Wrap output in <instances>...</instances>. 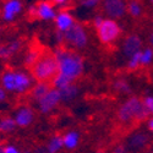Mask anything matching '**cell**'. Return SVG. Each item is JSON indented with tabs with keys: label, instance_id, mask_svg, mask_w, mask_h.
Masks as SVG:
<instances>
[{
	"label": "cell",
	"instance_id": "cell-17",
	"mask_svg": "<svg viewBox=\"0 0 153 153\" xmlns=\"http://www.w3.org/2000/svg\"><path fill=\"white\" fill-rule=\"evenodd\" d=\"M62 140H64V147H66L68 149H74L77 147L80 142V135L76 131H70L64 135Z\"/></svg>",
	"mask_w": 153,
	"mask_h": 153
},
{
	"label": "cell",
	"instance_id": "cell-36",
	"mask_svg": "<svg viewBox=\"0 0 153 153\" xmlns=\"http://www.w3.org/2000/svg\"><path fill=\"white\" fill-rule=\"evenodd\" d=\"M151 1H152V4H153V0H151Z\"/></svg>",
	"mask_w": 153,
	"mask_h": 153
},
{
	"label": "cell",
	"instance_id": "cell-33",
	"mask_svg": "<svg viewBox=\"0 0 153 153\" xmlns=\"http://www.w3.org/2000/svg\"><path fill=\"white\" fill-rule=\"evenodd\" d=\"M53 1H54L55 4H64V3H66L68 0H53Z\"/></svg>",
	"mask_w": 153,
	"mask_h": 153
},
{
	"label": "cell",
	"instance_id": "cell-16",
	"mask_svg": "<svg viewBox=\"0 0 153 153\" xmlns=\"http://www.w3.org/2000/svg\"><path fill=\"white\" fill-rule=\"evenodd\" d=\"M60 96H61V100L62 102H70L72 99H75L79 94V88L74 83H70L65 87L60 88Z\"/></svg>",
	"mask_w": 153,
	"mask_h": 153
},
{
	"label": "cell",
	"instance_id": "cell-34",
	"mask_svg": "<svg viewBox=\"0 0 153 153\" xmlns=\"http://www.w3.org/2000/svg\"><path fill=\"white\" fill-rule=\"evenodd\" d=\"M149 43H151V47L153 48V33L149 36Z\"/></svg>",
	"mask_w": 153,
	"mask_h": 153
},
{
	"label": "cell",
	"instance_id": "cell-23",
	"mask_svg": "<svg viewBox=\"0 0 153 153\" xmlns=\"http://www.w3.org/2000/svg\"><path fill=\"white\" fill-rule=\"evenodd\" d=\"M41 50H38V49H31L30 52L27 53V55H26V58H25V62H26V65L28 66V68H31L33 64L37 61V59L39 58V55H41Z\"/></svg>",
	"mask_w": 153,
	"mask_h": 153
},
{
	"label": "cell",
	"instance_id": "cell-2",
	"mask_svg": "<svg viewBox=\"0 0 153 153\" xmlns=\"http://www.w3.org/2000/svg\"><path fill=\"white\" fill-rule=\"evenodd\" d=\"M55 55L59 62V74L68 77L72 82L82 75L83 60L79 54L66 49H58Z\"/></svg>",
	"mask_w": 153,
	"mask_h": 153
},
{
	"label": "cell",
	"instance_id": "cell-3",
	"mask_svg": "<svg viewBox=\"0 0 153 153\" xmlns=\"http://www.w3.org/2000/svg\"><path fill=\"white\" fill-rule=\"evenodd\" d=\"M148 115L149 113L143 100H141L138 97H130L118 109V119L125 124L145 120L148 118Z\"/></svg>",
	"mask_w": 153,
	"mask_h": 153
},
{
	"label": "cell",
	"instance_id": "cell-15",
	"mask_svg": "<svg viewBox=\"0 0 153 153\" xmlns=\"http://www.w3.org/2000/svg\"><path fill=\"white\" fill-rule=\"evenodd\" d=\"M21 49L20 41H12L6 45H0V59H7Z\"/></svg>",
	"mask_w": 153,
	"mask_h": 153
},
{
	"label": "cell",
	"instance_id": "cell-22",
	"mask_svg": "<svg viewBox=\"0 0 153 153\" xmlns=\"http://www.w3.org/2000/svg\"><path fill=\"white\" fill-rule=\"evenodd\" d=\"M153 62V48H145L141 50V65L147 66Z\"/></svg>",
	"mask_w": 153,
	"mask_h": 153
},
{
	"label": "cell",
	"instance_id": "cell-11",
	"mask_svg": "<svg viewBox=\"0 0 153 153\" xmlns=\"http://www.w3.org/2000/svg\"><path fill=\"white\" fill-rule=\"evenodd\" d=\"M36 16L43 21L54 20L56 16V12L54 6L48 1H41L36 6Z\"/></svg>",
	"mask_w": 153,
	"mask_h": 153
},
{
	"label": "cell",
	"instance_id": "cell-26",
	"mask_svg": "<svg viewBox=\"0 0 153 153\" xmlns=\"http://www.w3.org/2000/svg\"><path fill=\"white\" fill-rule=\"evenodd\" d=\"M143 103H145V105H146V108H147V110L149 113V115L153 117V96L146 97L143 99Z\"/></svg>",
	"mask_w": 153,
	"mask_h": 153
},
{
	"label": "cell",
	"instance_id": "cell-5",
	"mask_svg": "<svg viewBox=\"0 0 153 153\" xmlns=\"http://www.w3.org/2000/svg\"><path fill=\"white\" fill-rule=\"evenodd\" d=\"M94 26L97 28V36L99 41L103 44H110L118 39L120 36V26L114 19H103V17H96L94 19Z\"/></svg>",
	"mask_w": 153,
	"mask_h": 153
},
{
	"label": "cell",
	"instance_id": "cell-27",
	"mask_svg": "<svg viewBox=\"0 0 153 153\" xmlns=\"http://www.w3.org/2000/svg\"><path fill=\"white\" fill-rule=\"evenodd\" d=\"M102 0H83L82 1V6L83 7H87V9H92L94 6H97Z\"/></svg>",
	"mask_w": 153,
	"mask_h": 153
},
{
	"label": "cell",
	"instance_id": "cell-25",
	"mask_svg": "<svg viewBox=\"0 0 153 153\" xmlns=\"http://www.w3.org/2000/svg\"><path fill=\"white\" fill-rule=\"evenodd\" d=\"M114 88H115V91H118L119 93H124V94L130 93V91H131L130 85L125 80H118L115 83H114Z\"/></svg>",
	"mask_w": 153,
	"mask_h": 153
},
{
	"label": "cell",
	"instance_id": "cell-32",
	"mask_svg": "<svg viewBox=\"0 0 153 153\" xmlns=\"http://www.w3.org/2000/svg\"><path fill=\"white\" fill-rule=\"evenodd\" d=\"M36 153H48L47 147H45V148H38V149L36 151Z\"/></svg>",
	"mask_w": 153,
	"mask_h": 153
},
{
	"label": "cell",
	"instance_id": "cell-20",
	"mask_svg": "<svg viewBox=\"0 0 153 153\" xmlns=\"http://www.w3.org/2000/svg\"><path fill=\"white\" fill-rule=\"evenodd\" d=\"M17 126L15 118H1L0 119V131L1 132H10Z\"/></svg>",
	"mask_w": 153,
	"mask_h": 153
},
{
	"label": "cell",
	"instance_id": "cell-35",
	"mask_svg": "<svg viewBox=\"0 0 153 153\" xmlns=\"http://www.w3.org/2000/svg\"><path fill=\"white\" fill-rule=\"evenodd\" d=\"M0 153H5L4 152V147H1V146H0Z\"/></svg>",
	"mask_w": 153,
	"mask_h": 153
},
{
	"label": "cell",
	"instance_id": "cell-14",
	"mask_svg": "<svg viewBox=\"0 0 153 153\" xmlns=\"http://www.w3.org/2000/svg\"><path fill=\"white\" fill-rule=\"evenodd\" d=\"M54 20H55V26H56L58 31H60V32H66L75 23L74 17L66 11H60L59 14H56Z\"/></svg>",
	"mask_w": 153,
	"mask_h": 153
},
{
	"label": "cell",
	"instance_id": "cell-30",
	"mask_svg": "<svg viewBox=\"0 0 153 153\" xmlns=\"http://www.w3.org/2000/svg\"><path fill=\"white\" fill-rule=\"evenodd\" d=\"M113 153H126V148L123 147V146H119V147H117L115 149H114Z\"/></svg>",
	"mask_w": 153,
	"mask_h": 153
},
{
	"label": "cell",
	"instance_id": "cell-31",
	"mask_svg": "<svg viewBox=\"0 0 153 153\" xmlns=\"http://www.w3.org/2000/svg\"><path fill=\"white\" fill-rule=\"evenodd\" d=\"M147 126H148V130H149V131L153 134V117H152V118L148 120V123H147Z\"/></svg>",
	"mask_w": 153,
	"mask_h": 153
},
{
	"label": "cell",
	"instance_id": "cell-21",
	"mask_svg": "<svg viewBox=\"0 0 153 153\" xmlns=\"http://www.w3.org/2000/svg\"><path fill=\"white\" fill-rule=\"evenodd\" d=\"M127 12L132 17H138L142 14V6L136 0H131L130 3H127Z\"/></svg>",
	"mask_w": 153,
	"mask_h": 153
},
{
	"label": "cell",
	"instance_id": "cell-13",
	"mask_svg": "<svg viewBox=\"0 0 153 153\" xmlns=\"http://www.w3.org/2000/svg\"><path fill=\"white\" fill-rule=\"evenodd\" d=\"M33 119H34V114H33L32 109L28 107L20 108L15 114V121H16L17 126H21V127H26V126L31 125Z\"/></svg>",
	"mask_w": 153,
	"mask_h": 153
},
{
	"label": "cell",
	"instance_id": "cell-19",
	"mask_svg": "<svg viewBox=\"0 0 153 153\" xmlns=\"http://www.w3.org/2000/svg\"><path fill=\"white\" fill-rule=\"evenodd\" d=\"M50 90V87H49V85L47 83V82H38L33 88H32V97L38 102L39 100L48 91Z\"/></svg>",
	"mask_w": 153,
	"mask_h": 153
},
{
	"label": "cell",
	"instance_id": "cell-7",
	"mask_svg": "<svg viewBox=\"0 0 153 153\" xmlns=\"http://www.w3.org/2000/svg\"><path fill=\"white\" fill-rule=\"evenodd\" d=\"M60 102H61L60 91L54 87V88H50V90L38 100V108H39L41 113L48 114L53 109H55Z\"/></svg>",
	"mask_w": 153,
	"mask_h": 153
},
{
	"label": "cell",
	"instance_id": "cell-9",
	"mask_svg": "<svg viewBox=\"0 0 153 153\" xmlns=\"http://www.w3.org/2000/svg\"><path fill=\"white\" fill-rule=\"evenodd\" d=\"M141 48H142V41H141V38L136 34L127 36L123 42V53L127 58H130L135 53L142 50Z\"/></svg>",
	"mask_w": 153,
	"mask_h": 153
},
{
	"label": "cell",
	"instance_id": "cell-1",
	"mask_svg": "<svg viewBox=\"0 0 153 153\" xmlns=\"http://www.w3.org/2000/svg\"><path fill=\"white\" fill-rule=\"evenodd\" d=\"M33 79L38 82H52L59 72V62L55 53L42 52L37 61L31 66Z\"/></svg>",
	"mask_w": 153,
	"mask_h": 153
},
{
	"label": "cell",
	"instance_id": "cell-28",
	"mask_svg": "<svg viewBox=\"0 0 153 153\" xmlns=\"http://www.w3.org/2000/svg\"><path fill=\"white\" fill-rule=\"evenodd\" d=\"M4 152L5 153H21L15 146H6V147H4Z\"/></svg>",
	"mask_w": 153,
	"mask_h": 153
},
{
	"label": "cell",
	"instance_id": "cell-10",
	"mask_svg": "<svg viewBox=\"0 0 153 153\" xmlns=\"http://www.w3.org/2000/svg\"><path fill=\"white\" fill-rule=\"evenodd\" d=\"M22 10L20 0H6L3 6V19L5 21H12Z\"/></svg>",
	"mask_w": 153,
	"mask_h": 153
},
{
	"label": "cell",
	"instance_id": "cell-6",
	"mask_svg": "<svg viewBox=\"0 0 153 153\" xmlns=\"http://www.w3.org/2000/svg\"><path fill=\"white\" fill-rule=\"evenodd\" d=\"M64 39L68 44L76 49H82L87 45L88 36L85 30V27L80 23H74V26L64 32Z\"/></svg>",
	"mask_w": 153,
	"mask_h": 153
},
{
	"label": "cell",
	"instance_id": "cell-12",
	"mask_svg": "<svg viewBox=\"0 0 153 153\" xmlns=\"http://www.w3.org/2000/svg\"><path fill=\"white\" fill-rule=\"evenodd\" d=\"M148 143V137L143 132H135L127 140V148L132 152H138Z\"/></svg>",
	"mask_w": 153,
	"mask_h": 153
},
{
	"label": "cell",
	"instance_id": "cell-8",
	"mask_svg": "<svg viewBox=\"0 0 153 153\" xmlns=\"http://www.w3.org/2000/svg\"><path fill=\"white\" fill-rule=\"evenodd\" d=\"M104 14L109 19H120L127 11L126 0H103L102 3Z\"/></svg>",
	"mask_w": 153,
	"mask_h": 153
},
{
	"label": "cell",
	"instance_id": "cell-24",
	"mask_svg": "<svg viewBox=\"0 0 153 153\" xmlns=\"http://www.w3.org/2000/svg\"><path fill=\"white\" fill-rule=\"evenodd\" d=\"M138 66H141V50L135 53L132 56L129 58V62H127V68L130 70H135Z\"/></svg>",
	"mask_w": 153,
	"mask_h": 153
},
{
	"label": "cell",
	"instance_id": "cell-29",
	"mask_svg": "<svg viewBox=\"0 0 153 153\" xmlns=\"http://www.w3.org/2000/svg\"><path fill=\"white\" fill-rule=\"evenodd\" d=\"M6 99V90L4 87H0V102H4Z\"/></svg>",
	"mask_w": 153,
	"mask_h": 153
},
{
	"label": "cell",
	"instance_id": "cell-4",
	"mask_svg": "<svg viewBox=\"0 0 153 153\" xmlns=\"http://www.w3.org/2000/svg\"><path fill=\"white\" fill-rule=\"evenodd\" d=\"M1 86L6 91L25 93L32 86L31 77L21 71H7L1 76Z\"/></svg>",
	"mask_w": 153,
	"mask_h": 153
},
{
	"label": "cell",
	"instance_id": "cell-18",
	"mask_svg": "<svg viewBox=\"0 0 153 153\" xmlns=\"http://www.w3.org/2000/svg\"><path fill=\"white\" fill-rule=\"evenodd\" d=\"M62 147H64L62 136L56 135V136L50 138V141L47 145V151H48V153H58Z\"/></svg>",
	"mask_w": 153,
	"mask_h": 153
}]
</instances>
